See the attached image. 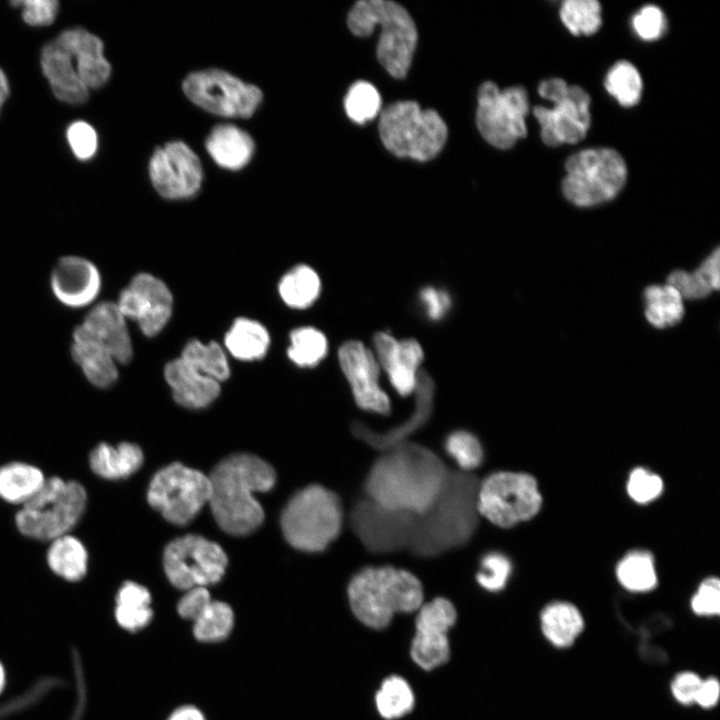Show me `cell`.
Here are the masks:
<instances>
[{
  "instance_id": "obj_1",
  "label": "cell",
  "mask_w": 720,
  "mask_h": 720,
  "mask_svg": "<svg viewBox=\"0 0 720 720\" xmlns=\"http://www.w3.org/2000/svg\"><path fill=\"white\" fill-rule=\"evenodd\" d=\"M449 472L431 450L403 442L385 450L373 464L365 491L370 500L393 511L426 513L442 492Z\"/></svg>"
},
{
  "instance_id": "obj_2",
  "label": "cell",
  "mask_w": 720,
  "mask_h": 720,
  "mask_svg": "<svg viewBox=\"0 0 720 720\" xmlns=\"http://www.w3.org/2000/svg\"><path fill=\"white\" fill-rule=\"evenodd\" d=\"M208 478V504L222 530L243 536L261 525L264 512L254 494L273 488L276 474L271 465L258 456L237 453L220 461Z\"/></svg>"
},
{
  "instance_id": "obj_3",
  "label": "cell",
  "mask_w": 720,
  "mask_h": 720,
  "mask_svg": "<svg viewBox=\"0 0 720 720\" xmlns=\"http://www.w3.org/2000/svg\"><path fill=\"white\" fill-rule=\"evenodd\" d=\"M477 491L473 476L449 473L433 506L414 522L409 541L413 550L432 555L468 541L477 526Z\"/></svg>"
},
{
  "instance_id": "obj_4",
  "label": "cell",
  "mask_w": 720,
  "mask_h": 720,
  "mask_svg": "<svg viewBox=\"0 0 720 720\" xmlns=\"http://www.w3.org/2000/svg\"><path fill=\"white\" fill-rule=\"evenodd\" d=\"M423 596L420 580L393 566L365 567L351 578L347 587L354 616L372 629L385 628L396 613L417 611Z\"/></svg>"
},
{
  "instance_id": "obj_5",
  "label": "cell",
  "mask_w": 720,
  "mask_h": 720,
  "mask_svg": "<svg viewBox=\"0 0 720 720\" xmlns=\"http://www.w3.org/2000/svg\"><path fill=\"white\" fill-rule=\"evenodd\" d=\"M347 25L359 37L381 27L377 58L386 71L397 79L407 75L417 45L416 25L408 11L389 0H360L348 13Z\"/></svg>"
},
{
  "instance_id": "obj_6",
  "label": "cell",
  "mask_w": 720,
  "mask_h": 720,
  "mask_svg": "<svg viewBox=\"0 0 720 720\" xmlns=\"http://www.w3.org/2000/svg\"><path fill=\"white\" fill-rule=\"evenodd\" d=\"M342 523L340 498L320 485L296 492L281 515V528L287 542L306 552L324 550L339 536Z\"/></svg>"
},
{
  "instance_id": "obj_7",
  "label": "cell",
  "mask_w": 720,
  "mask_h": 720,
  "mask_svg": "<svg viewBox=\"0 0 720 720\" xmlns=\"http://www.w3.org/2000/svg\"><path fill=\"white\" fill-rule=\"evenodd\" d=\"M379 134L385 148L397 157L418 161L433 159L442 150L448 130L439 114L421 110L414 101L387 106L379 118Z\"/></svg>"
},
{
  "instance_id": "obj_8",
  "label": "cell",
  "mask_w": 720,
  "mask_h": 720,
  "mask_svg": "<svg viewBox=\"0 0 720 720\" xmlns=\"http://www.w3.org/2000/svg\"><path fill=\"white\" fill-rule=\"evenodd\" d=\"M87 503L84 487L59 477L46 479L40 490L16 514L19 531L30 538L52 541L69 534Z\"/></svg>"
},
{
  "instance_id": "obj_9",
  "label": "cell",
  "mask_w": 720,
  "mask_h": 720,
  "mask_svg": "<svg viewBox=\"0 0 720 720\" xmlns=\"http://www.w3.org/2000/svg\"><path fill=\"white\" fill-rule=\"evenodd\" d=\"M565 172L562 193L577 207H592L614 199L627 178L624 158L607 147L572 154L565 162Z\"/></svg>"
},
{
  "instance_id": "obj_10",
  "label": "cell",
  "mask_w": 720,
  "mask_h": 720,
  "mask_svg": "<svg viewBox=\"0 0 720 720\" xmlns=\"http://www.w3.org/2000/svg\"><path fill=\"white\" fill-rule=\"evenodd\" d=\"M538 93L553 103L552 108L540 105L533 108L543 143L555 147L583 140L591 124L589 94L582 87L568 85L561 78L543 80L538 86Z\"/></svg>"
},
{
  "instance_id": "obj_11",
  "label": "cell",
  "mask_w": 720,
  "mask_h": 720,
  "mask_svg": "<svg viewBox=\"0 0 720 720\" xmlns=\"http://www.w3.org/2000/svg\"><path fill=\"white\" fill-rule=\"evenodd\" d=\"M477 511L494 525L509 528L533 518L542 497L534 477L502 471L489 475L478 485Z\"/></svg>"
},
{
  "instance_id": "obj_12",
  "label": "cell",
  "mask_w": 720,
  "mask_h": 720,
  "mask_svg": "<svg viewBox=\"0 0 720 720\" xmlns=\"http://www.w3.org/2000/svg\"><path fill=\"white\" fill-rule=\"evenodd\" d=\"M182 88L195 105L227 118L251 117L263 99L257 86L216 68L190 73L184 79Z\"/></svg>"
},
{
  "instance_id": "obj_13",
  "label": "cell",
  "mask_w": 720,
  "mask_h": 720,
  "mask_svg": "<svg viewBox=\"0 0 720 720\" xmlns=\"http://www.w3.org/2000/svg\"><path fill=\"white\" fill-rule=\"evenodd\" d=\"M529 112L528 94L522 86L500 90L484 82L478 90L476 125L482 137L498 149H509L527 135L525 118Z\"/></svg>"
},
{
  "instance_id": "obj_14",
  "label": "cell",
  "mask_w": 720,
  "mask_h": 720,
  "mask_svg": "<svg viewBox=\"0 0 720 720\" xmlns=\"http://www.w3.org/2000/svg\"><path fill=\"white\" fill-rule=\"evenodd\" d=\"M210 497L208 476L199 470L172 463L152 478L149 504L170 523L185 525L200 512Z\"/></svg>"
},
{
  "instance_id": "obj_15",
  "label": "cell",
  "mask_w": 720,
  "mask_h": 720,
  "mask_svg": "<svg viewBox=\"0 0 720 720\" xmlns=\"http://www.w3.org/2000/svg\"><path fill=\"white\" fill-rule=\"evenodd\" d=\"M224 550L200 535H185L171 541L164 550L165 573L173 586L189 590L221 580L227 566Z\"/></svg>"
},
{
  "instance_id": "obj_16",
  "label": "cell",
  "mask_w": 720,
  "mask_h": 720,
  "mask_svg": "<svg viewBox=\"0 0 720 720\" xmlns=\"http://www.w3.org/2000/svg\"><path fill=\"white\" fill-rule=\"evenodd\" d=\"M148 172L155 190L169 200L193 197L203 181L200 159L185 142L178 140L154 150Z\"/></svg>"
},
{
  "instance_id": "obj_17",
  "label": "cell",
  "mask_w": 720,
  "mask_h": 720,
  "mask_svg": "<svg viewBox=\"0 0 720 720\" xmlns=\"http://www.w3.org/2000/svg\"><path fill=\"white\" fill-rule=\"evenodd\" d=\"M456 619L455 606L444 597H436L418 608L410 656L419 667L432 670L448 661V632Z\"/></svg>"
},
{
  "instance_id": "obj_18",
  "label": "cell",
  "mask_w": 720,
  "mask_h": 720,
  "mask_svg": "<svg viewBox=\"0 0 720 720\" xmlns=\"http://www.w3.org/2000/svg\"><path fill=\"white\" fill-rule=\"evenodd\" d=\"M116 304L125 318L136 321L142 333L152 337L169 321L173 298L162 280L148 273H139L120 292Z\"/></svg>"
},
{
  "instance_id": "obj_19",
  "label": "cell",
  "mask_w": 720,
  "mask_h": 720,
  "mask_svg": "<svg viewBox=\"0 0 720 720\" xmlns=\"http://www.w3.org/2000/svg\"><path fill=\"white\" fill-rule=\"evenodd\" d=\"M413 516L369 500L355 507L351 520L356 534L369 550L389 552L409 544L415 522Z\"/></svg>"
},
{
  "instance_id": "obj_20",
  "label": "cell",
  "mask_w": 720,
  "mask_h": 720,
  "mask_svg": "<svg viewBox=\"0 0 720 720\" xmlns=\"http://www.w3.org/2000/svg\"><path fill=\"white\" fill-rule=\"evenodd\" d=\"M338 359L357 405L367 411L388 414L390 401L379 387V365L373 353L363 343L351 340L341 345Z\"/></svg>"
},
{
  "instance_id": "obj_21",
  "label": "cell",
  "mask_w": 720,
  "mask_h": 720,
  "mask_svg": "<svg viewBox=\"0 0 720 720\" xmlns=\"http://www.w3.org/2000/svg\"><path fill=\"white\" fill-rule=\"evenodd\" d=\"M50 286L60 303L70 308H81L97 298L101 289V275L88 259L64 256L51 272Z\"/></svg>"
},
{
  "instance_id": "obj_22",
  "label": "cell",
  "mask_w": 720,
  "mask_h": 720,
  "mask_svg": "<svg viewBox=\"0 0 720 720\" xmlns=\"http://www.w3.org/2000/svg\"><path fill=\"white\" fill-rule=\"evenodd\" d=\"M374 345L382 367L388 373L395 390L402 396L415 391L417 369L423 360V350L414 339L397 341L391 335L378 332Z\"/></svg>"
},
{
  "instance_id": "obj_23",
  "label": "cell",
  "mask_w": 720,
  "mask_h": 720,
  "mask_svg": "<svg viewBox=\"0 0 720 720\" xmlns=\"http://www.w3.org/2000/svg\"><path fill=\"white\" fill-rule=\"evenodd\" d=\"M55 40L74 58L77 73L89 89L103 86L111 74L110 63L103 54V43L82 28L65 30Z\"/></svg>"
},
{
  "instance_id": "obj_24",
  "label": "cell",
  "mask_w": 720,
  "mask_h": 720,
  "mask_svg": "<svg viewBox=\"0 0 720 720\" xmlns=\"http://www.w3.org/2000/svg\"><path fill=\"white\" fill-rule=\"evenodd\" d=\"M81 325L117 363L130 362L133 355L132 342L126 318L116 303H98L87 313Z\"/></svg>"
},
{
  "instance_id": "obj_25",
  "label": "cell",
  "mask_w": 720,
  "mask_h": 720,
  "mask_svg": "<svg viewBox=\"0 0 720 720\" xmlns=\"http://www.w3.org/2000/svg\"><path fill=\"white\" fill-rule=\"evenodd\" d=\"M41 67L59 100L81 104L88 99L89 89L81 81L72 55L55 39L42 49Z\"/></svg>"
},
{
  "instance_id": "obj_26",
  "label": "cell",
  "mask_w": 720,
  "mask_h": 720,
  "mask_svg": "<svg viewBox=\"0 0 720 720\" xmlns=\"http://www.w3.org/2000/svg\"><path fill=\"white\" fill-rule=\"evenodd\" d=\"M164 376L174 400L186 408L207 407L220 394L218 381L203 375L180 357L166 364Z\"/></svg>"
},
{
  "instance_id": "obj_27",
  "label": "cell",
  "mask_w": 720,
  "mask_h": 720,
  "mask_svg": "<svg viewBox=\"0 0 720 720\" xmlns=\"http://www.w3.org/2000/svg\"><path fill=\"white\" fill-rule=\"evenodd\" d=\"M71 355L92 385L107 388L117 381V362L81 324L73 331Z\"/></svg>"
},
{
  "instance_id": "obj_28",
  "label": "cell",
  "mask_w": 720,
  "mask_h": 720,
  "mask_svg": "<svg viewBox=\"0 0 720 720\" xmlns=\"http://www.w3.org/2000/svg\"><path fill=\"white\" fill-rule=\"evenodd\" d=\"M415 392L417 395L416 409L409 420L401 426L381 434L373 433L369 428L358 423L353 427L354 433L373 447L384 451L405 442L404 438L423 425L432 411L434 383L430 375L424 371H420L417 375Z\"/></svg>"
},
{
  "instance_id": "obj_29",
  "label": "cell",
  "mask_w": 720,
  "mask_h": 720,
  "mask_svg": "<svg viewBox=\"0 0 720 720\" xmlns=\"http://www.w3.org/2000/svg\"><path fill=\"white\" fill-rule=\"evenodd\" d=\"M205 148L220 167L240 170L252 159L255 151L253 138L234 124H218L212 128L205 140Z\"/></svg>"
},
{
  "instance_id": "obj_30",
  "label": "cell",
  "mask_w": 720,
  "mask_h": 720,
  "mask_svg": "<svg viewBox=\"0 0 720 720\" xmlns=\"http://www.w3.org/2000/svg\"><path fill=\"white\" fill-rule=\"evenodd\" d=\"M143 463L141 448L133 443L122 442L117 446L101 443L90 453L91 470L104 479L117 480L135 473Z\"/></svg>"
},
{
  "instance_id": "obj_31",
  "label": "cell",
  "mask_w": 720,
  "mask_h": 720,
  "mask_svg": "<svg viewBox=\"0 0 720 720\" xmlns=\"http://www.w3.org/2000/svg\"><path fill=\"white\" fill-rule=\"evenodd\" d=\"M585 626L579 609L565 601L551 602L540 614V628L546 640L557 648L574 644Z\"/></svg>"
},
{
  "instance_id": "obj_32",
  "label": "cell",
  "mask_w": 720,
  "mask_h": 720,
  "mask_svg": "<svg viewBox=\"0 0 720 720\" xmlns=\"http://www.w3.org/2000/svg\"><path fill=\"white\" fill-rule=\"evenodd\" d=\"M667 284L674 287L683 299L690 300L703 299L718 290L720 288L719 248L712 251L696 270L671 272Z\"/></svg>"
},
{
  "instance_id": "obj_33",
  "label": "cell",
  "mask_w": 720,
  "mask_h": 720,
  "mask_svg": "<svg viewBox=\"0 0 720 720\" xmlns=\"http://www.w3.org/2000/svg\"><path fill=\"white\" fill-rule=\"evenodd\" d=\"M42 471L30 464L12 462L0 467V498L13 504H25L43 486Z\"/></svg>"
},
{
  "instance_id": "obj_34",
  "label": "cell",
  "mask_w": 720,
  "mask_h": 720,
  "mask_svg": "<svg viewBox=\"0 0 720 720\" xmlns=\"http://www.w3.org/2000/svg\"><path fill=\"white\" fill-rule=\"evenodd\" d=\"M270 337L259 322L238 318L225 335V346L237 359L253 361L262 359L269 347Z\"/></svg>"
},
{
  "instance_id": "obj_35",
  "label": "cell",
  "mask_w": 720,
  "mask_h": 720,
  "mask_svg": "<svg viewBox=\"0 0 720 720\" xmlns=\"http://www.w3.org/2000/svg\"><path fill=\"white\" fill-rule=\"evenodd\" d=\"M646 320L655 328L664 329L679 323L685 313L683 298L669 284L648 286L643 293Z\"/></svg>"
},
{
  "instance_id": "obj_36",
  "label": "cell",
  "mask_w": 720,
  "mask_h": 720,
  "mask_svg": "<svg viewBox=\"0 0 720 720\" xmlns=\"http://www.w3.org/2000/svg\"><path fill=\"white\" fill-rule=\"evenodd\" d=\"M47 562L54 573L68 581H77L85 576L88 554L83 543L66 534L51 541Z\"/></svg>"
},
{
  "instance_id": "obj_37",
  "label": "cell",
  "mask_w": 720,
  "mask_h": 720,
  "mask_svg": "<svg viewBox=\"0 0 720 720\" xmlns=\"http://www.w3.org/2000/svg\"><path fill=\"white\" fill-rule=\"evenodd\" d=\"M116 603V620L127 630L141 629L152 619L151 595L144 586L138 583L125 582L118 591Z\"/></svg>"
},
{
  "instance_id": "obj_38",
  "label": "cell",
  "mask_w": 720,
  "mask_h": 720,
  "mask_svg": "<svg viewBox=\"0 0 720 720\" xmlns=\"http://www.w3.org/2000/svg\"><path fill=\"white\" fill-rule=\"evenodd\" d=\"M320 278L307 265H298L287 272L279 283V293L288 306L304 309L310 306L319 296Z\"/></svg>"
},
{
  "instance_id": "obj_39",
  "label": "cell",
  "mask_w": 720,
  "mask_h": 720,
  "mask_svg": "<svg viewBox=\"0 0 720 720\" xmlns=\"http://www.w3.org/2000/svg\"><path fill=\"white\" fill-rule=\"evenodd\" d=\"M180 358L219 383L230 376L226 355L216 342L204 344L198 340H191L185 345Z\"/></svg>"
},
{
  "instance_id": "obj_40",
  "label": "cell",
  "mask_w": 720,
  "mask_h": 720,
  "mask_svg": "<svg viewBox=\"0 0 720 720\" xmlns=\"http://www.w3.org/2000/svg\"><path fill=\"white\" fill-rule=\"evenodd\" d=\"M378 713L385 719L403 717L414 707L415 697L409 683L399 675L385 678L375 695Z\"/></svg>"
},
{
  "instance_id": "obj_41",
  "label": "cell",
  "mask_w": 720,
  "mask_h": 720,
  "mask_svg": "<svg viewBox=\"0 0 720 720\" xmlns=\"http://www.w3.org/2000/svg\"><path fill=\"white\" fill-rule=\"evenodd\" d=\"M620 584L632 592H647L657 584L653 557L646 551L628 553L616 569Z\"/></svg>"
},
{
  "instance_id": "obj_42",
  "label": "cell",
  "mask_w": 720,
  "mask_h": 720,
  "mask_svg": "<svg viewBox=\"0 0 720 720\" xmlns=\"http://www.w3.org/2000/svg\"><path fill=\"white\" fill-rule=\"evenodd\" d=\"M604 87L623 107H632L639 103L643 83L637 68L626 60L617 61L608 70Z\"/></svg>"
},
{
  "instance_id": "obj_43",
  "label": "cell",
  "mask_w": 720,
  "mask_h": 720,
  "mask_svg": "<svg viewBox=\"0 0 720 720\" xmlns=\"http://www.w3.org/2000/svg\"><path fill=\"white\" fill-rule=\"evenodd\" d=\"M559 14L564 26L576 36L592 35L602 24L601 5L596 0H565Z\"/></svg>"
},
{
  "instance_id": "obj_44",
  "label": "cell",
  "mask_w": 720,
  "mask_h": 720,
  "mask_svg": "<svg viewBox=\"0 0 720 720\" xmlns=\"http://www.w3.org/2000/svg\"><path fill=\"white\" fill-rule=\"evenodd\" d=\"M288 357L300 367L316 366L327 354L325 335L313 327L294 329L290 334Z\"/></svg>"
},
{
  "instance_id": "obj_45",
  "label": "cell",
  "mask_w": 720,
  "mask_h": 720,
  "mask_svg": "<svg viewBox=\"0 0 720 720\" xmlns=\"http://www.w3.org/2000/svg\"><path fill=\"white\" fill-rule=\"evenodd\" d=\"M233 623L231 607L225 602L212 600L194 620V636L203 642L221 641L229 635Z\"/></svg>"
},
{
  "instance_id": "obj_46",
  "label": "cell",
  "mask_w": 720,
  "mask_h": 720,
  "mask_svg": "<svg viewBox=\"0 0 720 720\" xmlns=\"http://www.w3.org/2000/svg\"><path fill=\"white\" fill-rule=\"evenodd\" d=\"M381 107V97L377 89L366 81L355 82L344 99V108L348 117L363 124L372 120Z\"/></svg>"
},
{
  "instance_id": "obj_47",
  "label": "cell",
  "mask_w": 720,
  "mask_h": 720,
  "mask_svg": "<svg viewBox=\"0 0 720 720\" xmlns=\"http://www.w3.org/2000/svg\"><path fill=\"white\" fill-rule=\"evenodd\" d=\"M445 450L464 471L477 468L484 456L478 438L464 430L455 431L447 437Z\"/></svg>"
},
{
  "instance_id": "obj_48",
  "label": "cell",
  "mask_w": 720,
  "mask_h": 720,
  "mask_svg": "<svg viewBox=\"0 0 720 720\" xmlns=\"http://www.w3.org/2000/svg\"><path fill=\"white\" fill-rule=\"evenodd\" d=\"M511 571V562L504 554L491 552L482 558L476 580L485 590L497 592L505 587Z\"/></svg>"
},
{
  "instance_id": "obj_49",
  "label": "cell",
  "mask_w": 720,
  "mask_h": 720,
  "mask_svg": "<svg viewBox=\"0 0 720 720\" xmlns=\"http://www.w3.org/2000/svg\"><path fill=\"white\" fill-rule=\"evenodd\" d=\"M666 17L656 5L648 4L641 7L632 18V28L644 41L659 39L666 30Z\"/></svg>"
},
{
  "instance_id": "obj_50",
  "label": "cell",
  "mask_w": 720,
  "mask_h": 720,
  "mask_svg": "<svg viewBox=\"0 0 720 720\" xmlns=\"http://www.w3.org/2000/svg\"><path fill=\"white\" fill-rule=\"evenodd\" d=\"M663 490L662 479L643 468L634 469L629 476L627 491L637 503H648L656 499Z\"/></svg>"
},
{
  "instance_id": "obj_51",
  "label": "cell",
  "mask_w": 720,
  "mask_h": 720,
  "mask_svg": "<svg viewBox=\"0 0 720 720\" xmlns=\"http://www.w3.org/2000/svg\"><path fill=\"white\" fill-rule=\"evenodd\" d=\"M67 140L74 155L80 160L92 158L98 147V137L94 128L84 122H73L67 129Z\"/></svg>"
},
{
  "instance_id": "obj_52",
  "label": "cell",
  "mask_w": 720,
  "mask_h": 720,
  "mask_svg": "<svg viewBox=\"0 0 720 720\" xmlns=\"http://www.w3.org/2000/svg\"><path fill=\"white\" fill-rule=\"evenodd\" d=\"M691 608L699 616H717L720 612V582L715 577L705 579L691 599Z\"/></svg>"
},
{
  "instance_id": "obj_53",
  "label": "cell",
  "mask_w": 720,
  "mask_h": 720,
  "mask_svg": "<svg viewBox=\"0 0 720 720\" xmlns=\"http://www.w3.org/2000/svg\"><path fill=\"white\" fill-rule=\"evenodd\" d=\"M13 6L22 7L23 20L32 26L50 25L58 11L55 0H21L12 1Z\"/></svg>"
},
{
  "instance_id": "obj_54",
  "label": "cell",
  "mask_w": 720,
  "mask_h": 720,
  "mask_svg": "<svg viewBox=\"0 0 720 720\" xmlns=\"http://www.w3.org/2000/svg\"><path fill=\"white\" fill-rule=\"evenodd\" d=\"M702 678L693 671H682L676 674L670 685L673 698L682 705L694 704Z\"/></svg>"
},
{
  "instance_id": "obj_55",
  "label": "cell",
  "mask_w": 720,
  "mask_h": 720,
  "mask_svg": "<svg viewBox=\"0 0 720 720\" xmlns=\"http://www.w3.org/2000/svg\"><path fill=\"white\" fill-rule=\"evenodd\" d=\"M212 601L206 587H193L181 597L177 605L179 615L188 620H195Z\"/></svg>"
},
{
  "instance_id": "obj_56",
  "label": "cell",
  "mask_w": 720,
  "mask_h": 720,
  "mask_svg": "<svg viewBox=\"0 0 720 720\" xmlns=\"http://www.w3.org/2000/svg\"><path fill=\"white\" fill-rule=\"evenodd\" d=\"M420 298L426 307L429 317L433 320L440 319L450 306V299L446 292L432 287L422 289Z\"/></svg>"
},
{
  "instance_id": "obj_57",
  "label": "cell",
  "mask_w": 720,
  "mask_h": 720,
  "mask_svg": "<svg viewBox=\"0 0 720 720\" xmlns=\"http://www.w3.org/2000/svg\"><path fill=\"white\" fill-rule=\"evenodd\" d=\"M720 684L717 678L707 677L701 680L694 704L703 709L714 707L719 700Z\"/></svg>"
},
{
  "instance_id": "obj_58",
  "label": "cell",
  "mask_w": 720,
  "mask_h": 720,
  "mask_svg": "<svg viewBox=\"0 0 720 720\" xmlns=\"http://www.w3.org/2000/svg\"><path fill=\"white\" fill-rule=\"evenodd\" d=\"M168 720H206L202 712L194 706H182L176 709Z\"/></svg>"
},
{
  "instance_id": "obj_59",
  "label": "cell",
  "mask_w": 720,
  "mask_h": 720,
  "mask_svg": "<svg viewBox=\"0 0 720 720\" xmlns=\"http://www.w3.org/2000/svg\"><path fill=\"white\" fill-rule=\"evenodd\" d=\"M9 94L8 80L4 72L0 69V108L5 102Z\"/></svg>"
},
{
  "instance_id": "obj_60",
  "label": "cell",
  "mask_w": 720,
  "mask_h": 720,
  "mask_svg": "<svg viewBox=\"0 0 720 720\" xmlns=\"http://www.w3.org/2000/svg\"><path fill=\"white\" fill-rule=\"evenodd\" d=\"M4 680H5L4 670H3L2 666L0 665V691L3 688Z\"/></svg>"
}]
</instances>
